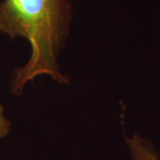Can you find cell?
Listing matches in <instances>:
<instances>
[{
    "label": "cell",
    "mask_w": 160,
    "mask_h": 160,
    "mask_svg": "<svg viewBox=\"0 0 160 160\" xmlns=\"http://www.w3.org/2000/svg\"><path fill=\"white\" fill-rule=\"evenodd\" d=\"M71 6L69 0H3L0 3V33L11 38L22 37L31 46L30 58L16 69L12 93L19 95L24 86L42 75L58 83H69L57 58L69 35Z\"/></svg>",
    "instance_id": "1"
},
{
    "label": "cell",
    "mask_w": 160,
    "mask_h": 160,
    "mask_svg": "<svg viewBox=\"0 0 160 160\" xmlns=\"http://www.w3.org/2000/svg\"><path fill=\"white\" fill-rule=\"evenodd\" d=\"M126 141L133 160H158L154 147L149 142L138 135H134L132 139L126 138Z\"/></svg>",
    "instance_id": "2"
},
{
    "label": "cell",
    "mask_w": 160,
    "mask_h": 160,
    "mask_svg": "<svg viewBox=\"0 0 160 160\" xmlns=\"http://www.w3.org/2000/svg\"><path fill=\"white\" fill-rule=\"evenodd\" d=\"M10 122L4 116V108L0 103V138L6 137L10 132Z\"/></svg>",
    "instance_id": "3"
}]
</instances>
